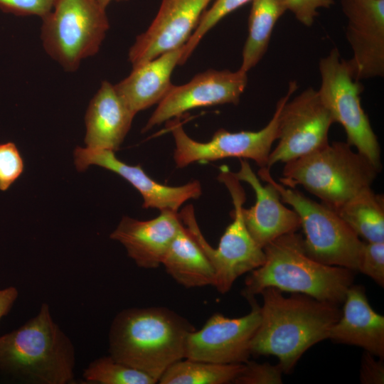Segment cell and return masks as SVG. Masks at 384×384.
Segmentation results:
<instances>
[{
  "label": "cell",
  "mask_w": 384,
  "mask_h": 384,
  "mask_svg": "<svg viewBox=\"0 0 384 384\" xmlns=\"http://www.w3.org/2000/svg\"><path fill=\"white\" fill-rule=\"evenodd\" d=\"M260 294L263 304L260 324L250 342V353L275 356L283 373H289L306 350L328 338L341 311L338 304L303 294L286 297L273 287Z\"/></svg>",
  "instance_id": "6da1fadb"
},
{
  "label": "cell",
  "mask_w": 384,
  "mask_h": 384,
  "mask_svg": "<svg viewBox=\"0 0 384 384\" xmlns=\"http://www.w3.org/2000/svg\"><path fill=\"white\" fill-rule=\"evenodd\" d=\"M195 330L165 307H133L119 312L109 331L110 355L158 380L174 363L185 358L186 341Z\"/></svg>",
  "instance_id": "7a4b0ae2"
},
{
  "label": "cell",
  "mask_w": 384,
  "mask_h": 384,
  "mask_svg": "<svg viewBox=\"0 0 384 384\" xmlns=\"http://www.w3.org/2000/svg\"><path fill=\"white\" fill-rule=\"evenodd\" d=\"M74 346L43 303L22 326L0 336V375L28 384L74 382Z\"/></svg>",
  "instance_id": "3957f363"
},
{
  "label": "cell",
  "mask_w": 384,
  "mask_h": 384,
  "mask_svg": "<svg viewBox=\"0 0 384 384\" xmlns=\"http://www.w3.org/2000/svg\"><path fill=\"white\" fill-rule=\"evenodd\" d=\"M263 250L264 263L246 277L242 295L247 299L273 287L338 305L344 302L355 271L311 258L304 250L300 234L294 232L280 236Z\"/></svg>",
  "instance_id": "277c9868"
},
{
  "label": "cell",
  "mask_w": 384,
  "mask_h": 384,
  "mask_svg": "<svg viewBox=\"0 0 384 384\" xmlns=\"http://www.w3.org/2000/svg\"><path fill=\"white\" fill-rule=\"evenodd\" d=\"M284 164L281 184L292 188L300 185L331 208L371 186L380 172L343 142L329 143Z\"/></svg>",
  "instance_id": "5b68a950"
},
{
  "label": "cell",
  "mask_w": 384,
  "mask_h": 384,
  "mask_svg": "<svg viewBox=\"0 0 384 384\" xmlns=\"http://www.w3.org/2000/svg\"><path fill=\"white\" fill-rule=\"evenodd\" d=\"M218 180L231 196L233 210L232 223L226 228L216 248L203 235L197 223L193 206L184 207L180 219L203 250L212 265L215 277L214 287L221 294L228 292L235 281L245 273L260 267L265 262L264 250L250 235L242 217L245 192L227 166L220 168Z\"/></svg>",
  "instance_id": "8992f818"
},
{
  "label": "cell",
  "mask_w": 384,
  "mask_h": 384,
  "mask_svg": "<svg viewBox=\"0 0 384 384\" xmlns=\"http://www.w3.org/2000/svg\"><path fill=\"white\" fill-rule=\"evenodd\" d=\"M257 176L271 183L299 217L309 256L323 264L358 271L363 242L332 208L277 182L267 167L260 168Z\"/></svg>",
  "instance_id": "52a82bcc"
},
{
  "label": "cell",
  "mask_w": 384,
  "mask_h": 384,
  "mask_svg": "<svg viewBox=\"0 0 384 384\" xmlns=\"http://www.w3.org/2000/svg\"><path fill=\"white\" fill-rule=\"evenodd\" d=\"M41 19L45 50L68 72L98 52L110 27L106 8L95 0H55Z\"/></svg>",
  "instance_id": "ba28073f"
},
{
  "label": "cell",
  "mask_w": 384,
  "mask_h": 384,
  "mask_svg": "<svg viewBox=\"0 0 384 384\" xmlns=\"http://www.w3.org/2000/svg\"><path fill=\"white\" fill-rule=\"evenodd\" d=\"M320 99L346 134V142L367 157L380 171V144L368 115L362 108L360 95L363 90L354 78L348 61L341 58L337 48L319 60Z\"/></svg>",
  "instance_id": "9c48e42d"
},
{
  "label": "cell",
  "mask_w": 384,
  "mask_h": 384,
  "mask_svg": "<svg viewBox=\"0 0 384 384\" xmlns=\"http://www.w3.org/2000/svg\"><path fill=\"white\" fill-rule=\"evenodd\" d=\"M297 89V82H289L287 92L278 100L272 119L265 127L258 131L230 132L219 129L210 141L199 142L186 133L178 117L167 121L166 127L175 142L174 159L176 167L181 169L195 162L225 158L252 159L260 168L267 167L273 143L279 136L281 108Z\"/></svg>",
  "instance_id": "30bf717a"
},
{
  "label": "cell",
  "mask_w": 384,
  "mask_h": 384,
  "mask_svg": "<svg viewBox=\"0 0 384 384\" xmlns=\"http://www.w3.org/2000/svg\"><path fill=\"white\" fill-rule=\"evenodd\" d=\"M334 120L318 91L308 87L282 105L279 116L278 143L272 150L267 168L286 163L329 144Z\"/></svg>",
  "instance_id": "8fae6325"
},
{
  "label": "cell",
  "mask_w": 384,
  "mask_h": 384,
  "mask_svg": "<svg viewBox=\"0 0 384 384\" xmlns=\"http://www.w3.org/2000/svg\"><path fill=\"white\" fill-rule=\"evenodd\" d=\"M250 311L239 318L213 314L199 330L186 338L185 358L220 364L245 363L250 358L251 340L260 324V306L247 299Z\"/></svg>",
  "instance_id": "7c38bea8"
},
{
  "label": "cell",
  "mask_w": 384,
  "mask_h": 384,
  "mask_svg": "<svg viewBox=\"0 0 384 384\" xmlns=\"http://www.w3.org/2000/svg\"><path fill=\"white\" fill-rule=\"evenodd\" d=\"M247 84V73L240 70H208L195 75L189 82L174 85L158 104L143 132L186 112L218 105H238Z\"/></svg>",
  "instance_id": "4fadbf2b"
},
{
  "label": "cell",
  "mask_w": 384,
  "mask_h": 384,
  "mask_svg": "<svg viewBox=\"0 0 384 384\" xmlns=\"http://www.w3.org/2000/svg\"><path fill=\"white\" fill-rule=\"evenodd\" d=\"M346 36L353 52L347 60L357 80L384 76V0H341Z\"/></svg>",
  "instance_id": "5bb4252c"
},
{
  "label": "cell",
  "mask_w": 384,
  "mask_h": 384,
  "mask_svg": "<svg viewBox=\"0 0 384 384\" xmlns=\"http://www.w3.org/2000/svg\"><path fill=\"white\" fill-rule=\"evenodd\" d=\"M212 1L162 0L153 21L129 50L132 67L183 46Z\"/></svg>",
  "instance_id": "9a60e30c"
},
{
  "label": "cell",
  "mask_w": 384,
  "mask_h": 384,
  "mask_svg": "<svg viewBox=\"0 0 384 384\" xmlns=\"http://www.w3.org/2000/svg\"><path fill=\"white\" fill-rule=\"evenodd\" d=\"M74 161L79 171H85L91 165H97L116 173L142 195L144 208H154L178 212L183 203L197 199L202 193L198 181L178 186L161 184L149 176L141 165H128L118 159L114 151L77 146L74 150Z\"/></svg>",
  "instance_id": "2e32d148"
},
{
  "label": "cell",
  "mask_w": 384,
  "mask_h": 384,
  "mask_svg": "<svg viewBox=\"0 0 384 384\" xmlns=\"http://www.w3.org/2000/svg\"><path fill=\"white\" fill-rule=\"evenodd\" d=\"M238 171L233 172L240 181L248 183L255 194V203L242 208L245 226L255 242L262 249L284 235L297 232L301 221L297 213L286 207L277 189L270 183L262 185L246 159H240Z\"/></svg>",
  "instance_id": "e0dca14e"
},
{
  "label": "cell",
  "mask_w": 384,
  "mask_h": 384,
  "mask_svg": "<svg viewBox=\"0 0 384 384\" xmlns=\"http://www.w3.org/2000/svg\"><path fill=\"white\" fill-rule=\"evenodd\" d=\"M183 223L178 212L162 210L151 220L124 216L110 234L119 242L136 265L144 269L161 265L164 256Z\"/></svg>",
  "instance_id": "ac0fdd59"
},
{
  "label": "cell",
  "mask_w": 384,
  "mask_h": 384,
  "mask_svg": "<svg viewBox=\"0 0 384 384\" xmlns=\"http://www.w3.org/2000/svg\"><path fill=\"white\" fill-rule=\"evenodd\" d=\"M343 303L341 315L330 329L328 338L384 358V316L373 309L364 287L352 284Z\"/></svg>",
  "instance_id": "d6986e66"
},
{
  "label": "cell",
  "mask_w": 384,
  "mask_h": 384,
  "mask_svg": "<svg viewBox=\"0 0 384 384\" xmlns=\"http://www.w3.org/2000/svg\"><path fill=\"white\" fill-rule=\"evenodd\" d=\"M135 114L114 85L103 81L85 114L86 147L115 151L129 131Z\"/></svg>",
  "instance_id": "ffe728a7"
},
{
  "label": "cell",
  "mask_w": 384,
  "mask_h": 384,
  "mask_svg": "<svg viewBox=\"0 0 384 384\" xmlns=\"http://www.w3.org/2000/svg\"><path fill=\"white\" fill-rule=\"evenodd\" d=\"M183 46L132 67L130 74L114 85L119 95L134 113L159 104L174 85L171 75L179 65Z\"/></svg>",
  "instance_id": "44dd1931"
},
{
  "label": "cell",
  "mask_w": 384,
  "mask_h": 384,
  "mask_svg": "<svg viewBox=\"0 0 384 384\" xmlns=\"http://www.w3.org/2000/svg\"><path fill=\"white\" fill-rule=\"evenodd\" d=\"M161 265L177 283L186 288L215 285L212 265L183 224L168 247Z\"/></svg>",
  "instance_id": "7402d4cb"
},
{
  "label": "cell",
  "mask_w": 384,
  "mask_h": 384,
  "mask_svg": "<svg viewBox=\"0 0 384 384\" xmlns=\"http://www.w3.org/2000/svg\"><path fill=\"white\" fill-rule=\"evenodd\" d=\"M332 209L366 242H384V198L383 195L374 192L371 186L361 189Z\"/></svg>",
  "instance_id": "603a6c76"
},
{
  "label": "cell",
  "mask_w": 384,
  "mask_h": 384,
  "mask_svg": "<svg viewBox=\"0 0 384 384\" xmlns=\"http://www.w3.org/2000/svg\"><path fill=\"white\" fill-rule=\"evenodd\" d=\"M251 2L248 34L239 68L247 73L265 54L276 23L288 10L287 0H252Z\"/></svg>",
  "instance_id": "cb8c5ba5"
},
{
  "label": "cell",
  "mask_w": 384,
  "mask_h": 384,
  "mask_svg": "<svg viewBox=\"0 0 384 384\" xmlns=\"http://www.w3.org/2000/svg\"><path fill=\"white\" fill-rule=\"evenodd\" d=\"M244 363L220 364L183 358L159 378L160 384H227L233 382Z\"/></svg>",
  "instance_id": "d4e9b609"
},
{
  "label": "cell",
  "mask_w": 384,
  "mask_h": 384,
  "mask_svg": "<svg viewBox=\"0 0 384 384\" xmlns=\"http://www.w3.org/2000/svg\"><path fill=\"white\" fill-rule=\"evenodd\" d=\"M86 381L100 384H155L148 374L114 359L110 355L92 361L84 370Z\"/></svg>",
  "instance_id": "484cf974"
},
{
  "label": "cell",
  "mask_w": 384,
  "mask_h": 384,
  "mask_svg": "<svg viewBox=\"0 0 384 384\" xmlns=\"http://www.w3.org/2000/svg\"><path fill=\"white\" fill-rule=\"evenodd\" d=\"M252 0H215L203 14L196 28L183 46L179 65H183L191 55L205 35L228 14Z\"/></svg>",
  "instance_id": "4316f807"
},
{
  "label": "cell",
  "mask_w": 384,
  "mask_h": 384,
  "mask_svg": "<svg viewBox=\"0 0 384 384\" xmlns=\"http://www.w3.org/2000/svg\"><path fill=\"white\" fill-rule=\"evenodd\" d=\"M282 369L279 364L247 361L233 380L235 384H281Z\"/></svg>",
  "instance_id": "83f0119b"
},
{
  "label": "cell",
  "mask_w": 384,
  "mask_h": 384,
  "mask_svg": "<svg viewBox=\"0 0 384 384\" xmlns=\"http://www.w3.org/2000/svg\"><path fill=\"white\" fill-rule=\"evenodd\" d=\"M22 156L11 142L0 144V191H5L23 171Z\"/></svg>",
  "instance_id": "f1b7e54d"
},
{
  "label": "cell",
  "mask_w": 384,
  "mask_h": 384,
  "mask_svg": "<svg viewBox=\"0 0 384 384\" xmlns=\"http://www.w3.org/2000/svg\"><path fill=\"white\" fill-rule=\"evenodd\" d=\"M358 271L384 286V242H363Z\"/></svg>",
  "instance_id": "f546056e"
},
{
  "label": "cell",
  "mask_w": 384,
  "mask_h": 384,
  "mask_svg": "<svg viewBox=\"0 0 384 384\" xmlns=\"http://www.w3.org/2000/svg\"><path fill=\"white\" fill-rule=\"evenodd\" d=\"M55 0H0V9L16 16H38L48 14Z\"/></svg>",
  "instance_id": "4dcf8cb0"
},
{
  "label": "cell",
  "mask_w": 384,
  "mask_h": 384,
  "mask_svg": "<svg viewBox=\"0 0 384 384\" xmlns=\"http://www.w3.org/2000/svg\"><path fill=\"white\" fill-rule=\"evenodd\" d=\"M288 10L305 26H311L318 16L319 9H329L334 0H287Z\"/></svg>",
  "instance_id": "1f68e13d"
},
{
  "label": "cell",
  "mask_w": 384,
  "mask_h": 384,
  "mask_svg": "<svg viewBox=\"0 0 384 384\" xmlns=\"http://www.w3.org/2000/svg\"><path fill=\"white\" fill-rule=\"evenodd\" d=\"M360 380L363 384H383V358L377 360L374 355L365 351L361 359Z\"/></svg>",
  "instance_id": "d6a6232c"
},
{
  "label": "cell",
  "mask_w": 384,
  "mask_h": 384,
  "mask_svg": "<svg viewBox=\"0 0 384 384\" xmlns=\"http://www.w3.org/2000/svg\"><path fill=\"white\" fill-rule=\"evenodd\" d=\"M18 297V289L10 286L0 289V321L9 314Z\"/></svg>",
  "instance_id": "836d02e7"
},
{
  "label": "cell",
  "mask_w": 384,
  "mask_h": 384,
  "mask_svg": "<svg viewBox=\"0 0 384 384\" xmlns=\"http://www.w3.org/2000/svg\"><path fill=\"white\" fill-rule=\"evenodd\" d=\"M95 1H97L100 5H102L105 8H107V6L112 1H127V0H95Z\"/></svg>",
  "instance_id": "e575fe53"
}]
</instances>
